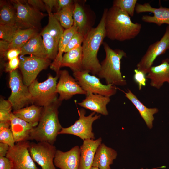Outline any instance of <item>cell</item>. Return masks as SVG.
<instances>
[{"label":"cell","instance_id":"1","mask_svg":"<svg viewBox=\"0 0 169 169\" xmlns=\"http://www.w3.org/2000/svg\"><path fill=\"white\" fill-rule=\"evenodd\" d=\"M108 9H104L102 18L97 27L92 28L84 36L82 45V70L88 71L94 75H97L101 68L97 53L106 37L105 23Z\"/></svg>","mask_w":169,"mask_h":169},{"label":"cell","instance_id":"2","mask_svg":"<svg viewBox=\"0 0 169 169\" xmlns=\"http://www.w3.org/2000/svg\"><path fill=\"white\" fill-rule=\"evenodd\" d=\"M105 28L106 37L122 42L135 38L140 32L142 26L140 23H133L128 15L112 6L108 9Z\"/></svg>","mask_w":169,"mask_h":169},{"label":"cell","instance_id":"3","mask_svg":"<svg viewBox=\"0 0 169 169\" xmlns=\"http://www.w3.org/2000/svg\"><path fill=\"white\" fill-rule=\"evenodd\" d=\"M61 102L58 99L55 103L43 107L40 120L37 125L31 130L29 140L54 144L62 128L58 117V109Z\"/></svg>","mask_w":169,"mask_h":169},{"label":"cell","instance_id":"4","mask_svg":"<svg viewBox=\"0 0 169 169\" xmlns=\"http://www.w3.org/2000/svg\"><path fill=\"white\" fill-rule=\"evenodd\" d=\"M103 44L106 56L100 63V69L97 76L99 78L104 79L107 84L126 85V81L122 76L120 70L121 60L126 57V53L122 49H111L106 42Z\"/></svg>","mask_w":169,"mask_h":169},{"label":"cell","instance_id":"5","mask_svg":"<svg viewBox=\"0 0 169 169\" xmlns=\"http://www.w3.org/2000/svg\"><path fill=\"white\" fill-rule=\"evenodd\" d=\"M58 74L54 77L49 74L47 79L42 82L37 79L28 87L33 101V104L42 107L51 105L58 100L56 88Z\"/></svg>","mask_w":169,"mask_h":169},{"label":"cell","instance_id":"6","mask_svg":"<svg viewBox=\"0 0 169 169\" xmlns=\"http://www.w3.org/2000/svg\"><path fill=\"white\" fill-rule=\"evenodd\" d=\"M11 2L16 11L15 25L18 28L38 30L44 16V14L30 6L27 1L11 0Z\"/></svg>","mask_w":169,"mask_h":169},{"label":"cell","instance_id":"7","mask_svg":"<svg viewBox=\"0 0 169 169\" xmlns=\"http://www.w3.org/2000/svg\"><path fill=\"white\" fill-rule=\"evenodd\" d=\"M9 85L11 92L8 100L14 110L33 104L28 87L24 84L17 69L10 73Z\"/></svg>","mask_w":169,"mask_h":169},{"label":"cell","instance_id":"8","mask_svg":"<svg viewBox=\"0 0 169 169\" xmlns=\"http://www.w3.org/2000/svg\"><path fill=\"white\" fill-rule=\"evenodd\" d=\"M83 70L73 73L74 77L86 93L100 94L109 97L116 93L117 89L116 86L104 85L101 83L99 78Z\"/></svg>","mask_w":169,"mask_h":169},{"label":"cell","instance_id":"9","mask_svg":"<svg viewBox=\"0 0 169 169\" xmlns=\"http://www.w3.org/2000/svg\"><path fill=\"white\" fill-rule=\"evenodd\" d=\"M79 118L71 126L62 128L59 134H71L78 136L83 141L88 139H94V133L92 132V124L94 122L99 119L100 115L95 114L93 112L86 116V111L83 108L78 109Z\"/></svg>","mask_w":169,"mask_h":169},{"label":"cell","instance_id":"10","mask_svg":"<svg viewBox=\"0 0 169 169\" xmlns=\"http://www.w3.org/2000/svg\"><path fill=\"white\" fill-rule=\"evenodd\" d=\"M30 143L28 141H26L9 147L6 157L10 161L12 169H40L36 165L29 152Z\"/></svg>","mask_w":169,"mask_h":169},{"label":"cell","instance_id":"11","mask_svg":"<svg viewBox=\"0 0 169 169\" xmlns=\"http://www.w3.org/2000/svg\"><path fill=\"white\" fill-rule=\"evenodd\" d=\"M169 49V26L160 40L151 44L145 54L137 64V69L145 74L149 72L156 59Z\"/></svg>","mask_w":169,"mask_h":169},{"label":"cell","instance_id":"12","mask_svg":"<svg viewBox=\"0 0 169 169\" xmlns=\"http://www.w3.org/2000/svg\"><path fill=\"white\" fill-rule=\"evenodd\" d=\"M57 150L54 145L45 142H30L28 148L33 160L42 169H56L54 160Z\"/></svg>","mask_w":169,"mask_h":169},{"label":"cell","instance_id":"13","mask_svg":"<svg viewBox=\"0 0 169 169\" xmlns=\"http://www.w3.org/2000/svg\"><path fill=\"white\" fill-rule=\"evenodd\" d=\"M50 60L30 55L24 57L20 60L19 66L24 84L27 86L35 80L42 70L51 64Z\"/></svg>","mask_w":169,"mask_h":169},{"label":"cell","instance_id":"14","mask_svg":"<svg viewBox=\"0 0 169 169\" xmlns=\"http://www.w3.org/2000/svg\"><path fill=\"white\" fill-rule=\"evenodd\" d=\"M57 74L59 80L57 84L56 91L59 94L58 99L60 101L69 99L76 94H86V92L68 71L60 70Z\"/></svg>","mask_w":169,"mask_h":169},{"label":"cell","instance_id":"15","mask_svg":"<svg viewBox=\"0 0 169 169\" xmlns=\"http://www.w3.org/2000/svg\"><path fill=\"white\" fill-rule=\"evenodd\" d=\"M135 11L137 13L148 12L153 14V16H142L141 20L144 22L154 23L159 26L164 24L169 26V8L161 6L159 8H155L152 7L148 3L143 4L137 3Z\"/></svg>","mask_w":169,"mask_h":169},{"label":"cell","instance_id":"16","mask_svg":"<svg viewBox=\"0 0 169 169\" xmlns=\"http://www.w3.org/2000/svg\"><path fill=\"white\" fill-rule=\"evenodd\" d=\"M80 160V147L76 146L66 152L57 150L54 163L60 169H79Z\"/></svg>","mask_w":169,"mask_h":169},{"label":"cell","instance_id":"17","mask_svg":"<svg viewBox=\"0 0 169 169\" xmlns=\"http://www.w3.org/2000/svg\"><path fill=\"white\" fill-rule=\"evenodd\" d=\"M102 139H86L80 147V160L79 169H90L92 167L94 156Z\"/></svg>","mask_w":169,"mask_h":169},{"label":"cell","instance_id":"18","mask_svg":"<svg viewBox=\"0 0 169 169\" xmlns=\"http://www.w3.org/2000/svg\"><path fill=\"white\" fill-rule=\"evenodd\" d=\"M146 78L150 80V85L157 89H160L165 82L169 84V59L166 58L160 64L152 66Z\"/></svg>","mask_w":169,"mask_h":169},{"label":"cell","instance_id":"19","mask_svg":"<svg viewBox=\"0 0 169 169\" xmlns=\"http://www.w3.org/2000/svg\"><path fill=\"white\" fill-rule=\"evenodd\" d=\"M85 95V99L77 103L79 105L104 115H108L106 105L110 101V97L90 93Z\"/></svg>","mask_w":169,"mask_h":169},{"label":"cell","instance_id":"20","mask_svg":"<svg viewBox=\"0 0 169 169\" xmlns=\"http://www.w3.org/2000/svg\"><path fill=\"white\" fill-rule=\"evenodd\" d=\"M10 129L15 142L28 141L31 130L36 126L14 115L11 114Z\"/></svg>","mask_w":169,"mask_h":169},{"label":"cell","instance_id":"21","mask_svg":"<svg viewBox=\"0 0 169 169\" xmlns=\"http://www.w3.org/2000/svg\"><path fill=\"white\" fill-rule=\"evenodd\" d=\"M117 155L115 150L101 143L97 149L92 166L99 169H111L110 166L113 163Z\"/></svg>","mask_w":169,"mask_h":169},{"label":"cell","instance_id":"22","mask_svg":"<svg viewBox=\"0 0 169 169\" xmlns=\"http://www.w3.org/2000/svg\"><path fill=\"white\" fill-rule=\"evenodd\" d=\"M73 18V26L77 28V32L82 34L84 37L92 28L88 15L84 7L77 1L74 2Z\"/></svg>","mask_w":169,"mask_h":169},{"label":"cell","instance_id":"23","mask_svg":"<svg viewBox=\"0 0 169 169\" xmlns=\"http://www.w3.org/2000/svg\"><path fill=\"white\" fill-rule=\"evenodd\" d=\"M125 96L133 104L138 111L147 126L151 129L153 127L154 120V115L157 113L158 109L156 108H148L131 91L128 89L125 92Z\"/></svg>","mask_w":169,"mask_h":169},{"label":"cell","instance_id":"24","mask_svg":"<svg viewBox=\"0 0 169 169\" xmlns=\"http://www.w3.org/2000/svg\"><path fill=\"white\" fill-rule=\"evenodd\" d=\"M77 32V28L73 26L71 28L65 29L60 38L58 44L57 55L50 65V69L56 72L57 74L59 73L61 67L63 54L65 52L70 40Z\"/></svg>","mask_w":169,"mask_h":169},{"label":"cell","instance_id":"25","mask_svg":"<svg viewBox=\"0 0 169 169\" xmlns=\"http://www.w3.org/2000/svg\"><path fill=\"white\" fill-rule=\"evenodd\" d=\"M20 49L21 55L29 54L41 58L48 59L43 39L40 34L30 40Z\"/></svg>","mask_w":169,"mask_h":169},{"label":"cell","instance_id":"26","mask_svg":"<svg viewBox=\"0 0 169 169\" xmlns=\"http://www.w3.org/2000/svg\"><path fill=\"white\" fill-rule=\"evenodd\" d=\"M83 54L82 46L66 53L63 57L61 67H69L73 72L82 70Z\"/></svg>","mask_w":169,"mask_h":169},{"label":"cell","instance_id":"27","mask_svg":"<svg viewBox=\"0 0 169 169\" xmlns=\"http://www.w3.org/2000/svg\"><path fill=\"white\" fill-rule=\"evenodd\" d=\"M43 107L34 104L13 110V113L17 117L36 126L40 120Z\"/></svg>","mask_w":169,"mask_h":169},{"label":"cell","instance_id":"28","mask_svg":"<svg viewBox=\"0 0 169 169\" xmlns=\"http://www.w3.org/2000/svg\"><path fill=\"white\" fill-rule=\"evenodd\" d=\"M38 34V30L18 29L10 43L9 49H21L28 42Z\"/></svg>","mask_w":169,"mask_h":169},{"label":"cell","instance_id":"29","mask_svg":"<svg viewBox=\"0 0 169 169\" xmlns=\"http://www.w3.org/2000/svg\"><path fill=\"white\" fill-rule=\"evenodd\" d=\"M16 14L12 4L0 1V24H15Z\"/></svg>","mask_w":169,"mask_h":169},{"label":"cell","instance_id":"30","mask_svg":"<svg viewBox=\"0 0 169 169\" xmlns=\"http://www.w3.org/2000/svg\"><path fill=\"white\" fill-rule=\"evenodd\" d=\"M49 15L48 22L44 28L50 35L59 44V40L64 30L59 21L49 11H47Z\"/></svg>","mask_w":169,"mask_h":169},{"label":"cell","instance_id":"31","mask_svg":"<svg viewBox=\"0 0 169 169\" xmlns=\"http://www.w3.org/2000/svg\"><path fill=\"white\" fill-rule=\"evenodd\" d=\"M74 3L69 7L63 8L53 14L61 26L65 29H69L73 25V13Z\"/></svg>","mask_w":169,"mask_h":169},{"label":"cell","instance_id":"32","mask_svg":"<svg viewBox=\"0 0 169 169\" xmlns=\"http://www.w3.org/2000/svg\"><path fill=\"white\" fill-rule=\"evenodd\" d=\"M40 34L42 37L48 59L54 60L58 53V44L44 28Z\"/></svg>","mask_w":169,"mask_h":169},{"label":"cell","instance_id":"33","mask_svg":"<svg viewBox=\"0 0 169 169\" xmlns=\"http://www.w3.org/2000/svg\"><path fill=\"white\" fill-rule=\"evenodd\" d=\"M137 1V0H115L113 1L112 6L120 9L130 17H133Z\"/></svg>","mask_w":169,"mask_h":169},{"label":"cell","instance_id":"34","mask_svg":"<svg viewBox=\"0 0 169 169\" xmlns=\"http://www.w3.org/2000/svg\"><path fill=\"white\" fill-rule=\"evenodd\" d=\"M19 28L15 24H0V38L10 43Z\"/></svg>","mask_w":169,"mask_h":169},{"label":"cell","instance_id":"35","mask_svg":"<svg viewBox=\"0 0 169 169\" xmlns=\"http://www.w3.org/2000/svg\"><path fill=\"white\" fill-rule=\"evenodd\" d=\"M12 109V105L8 100L0 99V122L10 121Z\"/></svg>","mask_w":169,"mask_h":169},{"label":"cell","instance_id":"36","mask_svg":"<svg viewBox=\"0 0 169 169\" xmlns=\"http://www.w3.org/2000/svg\"><path fill=\"white\" fill-rule=\"evenodd\" d=\"M0 142L6 144L9 147H13L15 142L10 128L0 129Z\"/></svg>","mask_w":169,"mask_h":169},{"label":"cell","instance_id":"37","mask_svg":"<svg viewBox=\"0 0 169 169\" xmlns=\"http://www.w3.org/2000/svg\"><path fill=\"white\" fill-rule=\"evenodd\" d=\"M84 37L81 33L78 32L76 33L70 40L64 52L66 53L74 48L82 46Z\"/></svg>","mask_w":169,"mask_h":169},{"label":"cell","instance_id":"38","mask_svg":"<svg viewBox=\"0 0 169 169\" xmlns=\"http://www.w3.org/2000/svg\"><path fill=\"white\" fill-rule=\"evenodd\" d=\"M134 80L138 84L139 89L140 90L142 87L146 85L147 79L146 74L137 69H134Z\"/></svg>","mask_w":169,"mask_h":169},{"label":"cell","instance_id":"39","mask_svg":"<svg viewBox=\"0 0 169 169\" xmlns=\"http://www.w3.org/2000/svg\"><path fill=\"white\" fill-rule=\"evenodd\" d=\"M20 60L18 57L9 60L5 66V70L6 72L10 73L14 71L19 67Z\"/></svg>","mask_w":169,"mask_h":169},{"label":"cell","instance_id":"40","mask_svg":"<svg viewBox=\"0 0 169 169\" xmlns=\"http://www.w3.org/2000/svg\"><path fill=\"white\" fill-rule=\"evenodd\" d=\"M28 3L34 8L40 11H46V6L43 1L41 0H28Z\"/></svg>","mask_w":169,"mask_h":169},{"label":"cell","instance_id":"41","mask_svg":"<svg viewBox=\"0 0 169 169\" xmlns=\"http://www.w3.org/2000/svg\"><path fill=\"white\" fill-rule=\"evenodd\" d=\"M20 49H11L8 50L5 53L4 57L9 60L18 57L21 54Z\"/></svg>","mask_w":169,"mask_h":169},{"label":"cell","instance_id":"42","mask_svg":"<svg viewBox=\"0 0 169 169\" xmlns=\"http://www.w3.org/2000/svg\"><path fill=\"white\" fill-rule=\"evenodd\" d=\"M0 169H12L10 161L6 156L0 157Z\"/></svg>","mask_w":169,"mask_h":169},{"label":"cell","instance_id":"43","mask_svg":"<svg viewBox=\"0 0 169 169\" xmlns=\"http://www.w3.org/2000/svg\"><path fill=\"white\" fill-rule=\"evenodd\" d=\"M57 11L73 5L74 4V1L71 0H57Z\"/></svg>","mask_w":169,"mask_h":169},{"label":"cell","instance_id":"44","mask_svg":"<svg viewBox=\"0 0 169 169\" xmlns=\"http://www.w3.org/2000/svg\"><path fill=\"white\" fill-rule=\"evenodd\" d=\"M10 43L3 40L0 41V53L1 57H4L5 53L9 49Z\"/></svg>","mask_w":169,"mask_h":169},{"label":"cell","instance_id":"45","mask_svg":"<svg viewBox=\"0 0 169 169\" xmlns=\"http://www.w3.org/2000/svg\"><path fill=\"white\" fill-rule=\"evenodd\" d=\"M43 1L46 6L47 11H49L52 12V8L54 7L57 8V0H43Z\"/></svg>","mask_w":169,"mask_h":169},{"label":"cell","instance_id":"46","mask_svg":"<svg viewBox=\"0 0 169 169\" xmlns=\"http://www.w3.org/2000/svg\"><path fill=\"white\" fill-rule=\"evenodd\" d=\"M9 146L7 144L0 142V157H5Z\"/></svg>","mask_w":169,"mask_h":169},{"label":"cell","instance_id":"47","mask_svg":"<svg viewBox=\"0 0 169 169\" xmlns=\"http://www.w3.org/2000/svg\"><path fill=\"white\" fill-rule=\"evenodd\" d=\"M10 121L0 122V129L5 128H10Z\"/></svg>","mask_w":169,"mask_h":169},{"label":"cell","instance_id":"48","mask_svg":"<svg viewBox=\"0 0 169 169\" xmlns=\"http://www.w3.org/2000/svg\"><path fill=\"white\" fill-rule=\"evenodd\" d=\"M165 167H166L165 166H161V167H157V168H153L151 169H158L159 168H165ZM141 169H143V168H141Z\"/></svg>","mask_w":169,"mask_h":169},{"label":"cell","instance_id":"49","mask_svg":"<svg viewBox=\"0 0 169 169\" xmlns=\"http://www.w3.org/2000/svg\"><path fill=\"white\" fill-rule=\"evenodd\" d=\"M90 169H99L97 167L92 166Z\"/></svg>","mask_w":169,"mask_h":169}]
</instances>
